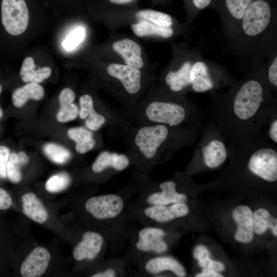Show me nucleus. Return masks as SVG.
<instances>
[{
	"instance_id": "obj_3",
	"label": "nucleus",
	"mask_w": 277,
	"mask_h": 277,
	"mask_svg": "<svg viewBox=\"0 0 277 277\" xmlns=\"http://www.w3.org/2000/svg\"><path fill=\"white\" fill-rule=\"evenodd\" d=\"M1 12L2 24L8 33L18 35L26 31L29 14L25 0H2Z\"/></svg>"
},
{
	"instance_id": "obj_11",
	"label": "nucleus",
	"mask_w": 277,
	"mask_h": 277,
	"mask_svg": "<svg viewBox=\"0 0 277 277\" xmlns=\"http://www.w3.org/2000/svg\"><path fill=\"white\" fill-rule=\"evenodd\" d=\"M103 243V238L100 234L87 231L84 233L82 240L75 247L73 257L77 261L92 260L100 252Z\"/></svg>"
},
{
	"instance_id": "obj_8",
	"label": "nucleus",
	"mask_w": 277,
	"mask_h": 277,
	"mask_svg": "<svg viewBox=\"0 0 277 277\" xmlns=\"http://www.w3.org/2000/svg\"><path fill=\"white\" fill-rule=\"evenodd\" d=\"M108 73L118 79L125 90L130 94H135L141 88V73L137 68L123 64H111L107 68Z\"/></svg>"
},
{
	"instance_id": "obj_34",
	"label": "nucleus",
	"mask_w": 277,
	"mask_h": 277,
	"mask_svg": "<svg viewBox=\"0 0 277 277\" xmlns=\"http://www.w3.org/2000/svg\"><path fill=\"white\" fill-rule=\"evenodd\" d=\"M199 265L205 268H208L215 271H222L225 269L223 263L217 261H212L209 256H206L199 260Z\"/></svg>"
},
{
	"instance_id": "obj_32",
	"label": "nucleus",
	"mask_w": 277,
	"mask_h": 277,
	"mask_svg": "<svg viewBox=\"0 0 277 277\" xmlns=\"http://www.w3.org/2000/svg\"><path fill=\"white\" fill-rule=\"evenodd\" d=\"M79 102L80 109L78 114L80 117L82 119H85L91 112L94 110L93 100L90 95L84 94L80 97Z\"/></svg>"
},
{
	"instance_id": "obj_29",
	"label": "nucleus",
	"mask_w": 277,
	"mask_h": 277,
	"mask_svg": "<svg viewBox=\"0 0 277 277\" xmlns=\"http://www.w3.org/2000/svg\"><path fill=\"white\" fill-rule=\"evenodd\" d=\"M21 166L18 154L10 153L7 162L6 172L7 176L13 183H17L22 180Z\"/></svg>"
},
{
	"instance_id": "obj_42",
	"label": "nucleus",
	"mask_w": 277,
	"mask_h": 277,
	"mask_svg": "<svg viewBox=\"0 0 277 277\" xmlns=\"http://www.w3.org/2000/svg\"><path fill=\"white\" fill-rule=\"evenodd\" d=\"M115 276V272L112 269H108L102 272H98L92 275V277H113Z\"/></svg>"
},
{
	"instance_id": "obj_4",
	"label": "nucleus",
	"mask_w": 277,
	"mask_h": 277,
	"mask_svg": "<svg viewBox=\"0 0 277 277\" xmlns=\"http://www.w3.org/2000/svg\"><path fill=\"white\" fill-rule=\"evenodd\" d=\"M146 114L151 122L172 127L185 120L187 111L183 106L176 103L155 101L147 106Z\"/></svg>"
},
{
	"instance_id": "obj_25",
	"label": "nucleus",
	"mask_w": 277,
	"mask_h": 277,
	"mask_svg": "<svg viewBox=\"0 0 277 277\" xmlns=\"http://www.w3.org/2000/svg\"><path fill=\"white\" fill-rule=\"evenodd\" d=\"M253 231L259 234L264 233L267 228L271 229L274 235H277V221L264 208H260L252 213Z\"/></svg>"
},
{
	"instance_id": "obj_12",
	"label": "nucleus",
	"mask_w": 277,
	"mask_h": 277,
	"mask_svg": "<svg viewBox=\"0 0 277 277\" xmlns=\"http://www.w3.org/2000/svg\"><path fill=\"white\" fill-rule=\"evenodd\" d=\"M232 215L238 225L235 240L241 243L250 242L253 238L252 212L250 208L245 205L239 206L233 210Z\"/></svg>"
},
{
	"instance_id": "obj_13",
	"label": "nucleus",
	"mask_w": 277,
	"mask_h": 277,
	"mask_svg": "<svg viewBox=\"0 0 277 277\" xmlns=\"http://www.w3.org/2000/svg\"><path fill=\"white\" fill-rule=\"evenodd\" d=\"M189 212V208L185 203H175L170 206H152L144 210L147 216L160 223L168 222L175 218L186 216Z\"/></svg>"
},
{
	"instance_id": "obj_31",
	"label": "nucleus",
	"mask_w": 277,
	"mask_h": 277,
	"mask_svg": "<svg viewBox=\"0 0 277 277\" xmlns=\"http://www.w3.org/2000/svg\"><path fill=\"white\" fill-rule=\"evenodd\" d=\"M79 113L77 106L73 103L61 106L56 118L61 123H66L75 119Z\"/></svg>"
},
{
	"instance_id": "obj_24",
	"label": "nucleus",
	"mask_w": 277,
	"mask_h": 277,
	"mask_svg": "<svg viewBox=\"0 0 277 277\" xmlns=\"http://www.w3.org/2000/svg\"><path fill=\"white\" fill-rule=\"evenodd\" d=\"M132 29L137 36L158 35L165 38L171 36L173 31L171 27L157 25L151 22L142 20L132 25Z\"/></svg>"
},
{
	"instance_id": "obj_45",
	"label": "nucleus",
	"mask_w": 277,
	"mask_h": 277,
	"mask_svg": "<svg viewBox=\"0 0 277 277\" xmlns=\"http://www.w3.org/2000/svg\"><path fill=\"white\" fill-rule=\"evenodd\" d=\"M7 162L0 161V178L4 179L7 176Z\"/></svg>"
},
{
	"instance_id": "obj_36",
	"label": "nucleus",
	"mask_w": 277,
	"mask_h": 277,
	"mask_svg": "<svg viewBox=\"0 0 277 277\" xmlns=\"http://www.w3.org/2000/svg\"><path fill=\"white\" fill-rule=\"evenodd\" d=\"M268 78L270 83L274 86H277V57L275 56L270 64L268 71Z\"/></svg>"
},
{
	"instance_id": "obj_5",
	"label": "nucleus",
	"mask_w": 277,
	"mask_h": 277,
	"mask_svg": "<svg viewBox=\"0 0 277 277\" xmlns=\"http://www.w3.org/2000/svg\"><path fill=\"white\" fill-rule=\"evenodd\" d=\"M169 133L168 128L164 124L143 127L137 131L135 143L146 158L151 159L167 140Z\"/></svg>"
},
{
	"instance_id": "obj_18",
	"label": "nucleus",
	"mask_w": 277,
	"mask_h": 277,
	"mask_svg": "<svg viewBox=\"0 0 277 277\" xmlns=\"http://www.w3.org/2000/svg\"><path fill=\"white\" fill-rule=\"evenodd\" d=\"M147 272L157 274L163 271L170 270L179 276H185L186 272L181 264L173 258L169 256L157 257L149 260L145 266Z\"/></svg>"
},
{
	"instance_id": "obj_39",
	"label": "nucleus",
	"mask_w": 277,
	"mask_h": 277,
	"mask_svg": "<svg viewBox=\"0 0 277 277\" xmlns=\"http://www.w3.org/2000/svg\"><path fill=\"white\" fill-rule=\"evenodd\" d=\"M268 135L269 138L274 143H277V120L274 119L269 126Z\"/></svg>"
},
{
	"instance_id": "obj_44",
	"label": "nucleus",
	"mask_w": 277,
	"mask_h": 277,
	"mask_svg": "<svg viewBox=\"0 0 277 277\" xmlns=\"http://www.w3.org/2000/svg\"><path fill=\"white\" fill-rule=\"evenodd\" d=\"M18 155L20 163L22 166L25 165L28 163L29 158L25 152L21 151L18 153Z\"/></svg>"
},
{
	"instance_id": "obj_6",
	"label": "nucleus",
	"mask_w": 277,
	"mask_h": 277,
	"mask_svg": "<svg viewBox=\"0 0 277 277\" xmlns=\"http://www.w3.org/2000/svg\"><path fill=\"white\" fill-rule=\"evenodd\" d=\"M123 201L118 195L107 194L94 196L85 203L86 210L96 219H109L118 215L123 210Z\"/></svg>"
},
{
	"instance_id": "obj_7",
	"label": "nucleus",
	"mask_w": 277,
	"mask_h": 277,
	"mask_svg": "<svg viewBox=\"0 0 277 277\" xmlns=\"http://www.w3.org/2000/svg\"><path fill=\"white\" fill-rule=\"evenodd\" d=\"M51 255L42 247L33 249L22 263L20 271L24 277H38L43 275L49 265Z\"/></svg>"
},
{
	"instance_id": "obj_43",
	"label": "nucleus",
	"mask_w": 277,
	"mask_h": 277,
	"mask_svg": "<svg viewBox=\"0 0 277 277\" xmlns=\"http://www.w3.org/2000/svg\"><path fill=\"white\" fill-rule=\"evenodd\" d=\"M10 154L9 149L6 146H0V161L7 162Z\"/></svg>"
},
{
	"instance_id": "obj_14",
	"label": "nucleus",
	"mask_w": 277,
	"mask_h": 277,
	"mask_svg": "<svg viewBox=\"0 0 277 277\" xmlns=\"http://www.w3.org/2000/svg\"><path fill=\"white\" fill-rule=\"evenodd\" d=\"M161 192L151 194L147 198V203L153 206L167 205L170 204L185 203L187 196L176 191V184L173 181H166L160 185Z\"/></svg>"
},
{
	"instance_id": "obj_1",
	"label": "nucleus",
	"mask_w": 277,
	"mask_h": 277,
	"mask_svg": "<svg viewBox=\"0 0 277 277\" xmlns=\"http://www.w3.org/2000/svg\"><path fill=\"white\" fill-rule=\"evenodd\" d=\"M272 109L265 101L262 83L250 79L240 86L229 102L213 109V114L223 135L235 146L257 138Z\"/></svg>"
},
{
	"instance_id": "obj_40",
	"label": "nucleus",
	"mask_w": 277,
	"mask_h": 277,
	"mask_svg": "<svg viewBox=\"0 0 277 277\" xmlns=\"http://www.w3.org/2000/svg\"><path fill=\"white\" fill-rule=\"evenodd\" d=\"M191 1L194 8L196 10H201L209 6L212 0H191Z\"/></svg>"
},
{
	"instance_id": "obj_48",
	"label": "nucleus",
	"mask_w": 277,
	"mask_h": 277,
	"mask_svg": "<svg viewBox=\"0 0 277 277\" xmlns=\"http://www.w3.org/2000/svg\"><path fill=\"white\" fill-rule=\"evenodd\" d=\"M2 86L0 84V94H1V92H2Z\"/></svg>"
},
{
	"instance_id": "obj_30",
	"label": "nucleus",
	"mask_w": 277,
	"mask_h": 277,
	"mask_svg": "<svg viewBox=\"0 0 277 277\" xmlns=\"http://www.w3.org/2000/svg\"><path fill=\"white\" fill-rule=\"evenodd\" d=\"M85 32L83 27H78L74 29L63 42V47L68 51L73 50L84 40Z\"/></svg>"
},
{
	"instance_id": "obj_22",
	"label": "nucleus",
	"mask_w": 277,
	"mask_h": 277,
	"mask_svg": "<svg viewBox=\"0 0 277 277\" xmlns=\"http://www.w3.org/2000/svg\"><path fill=\"white\" fill-rule=\"evenodd\" d=\"M191 66V62H186L178 70L168 73L165 82L171 91L179 92L190 85L189 76Z\"/></svg>"
},
{
	"instance_id": "obj_9",
	"label": "nucleus",
	"mask_w": 277,
	"mask_h": 277,
	"mask_svg": "<svg viewBox=\"0 0 277 277\" xmlns=\"http://www.w3.org/2000/svg\"><path fill=\"white\" fill-rule=\"evenodd\" d=\"M200 152L206 166L215 168L226 161L228 151L222 138L213 137L205 140V142L202 144Z\"/></svg>"
},
{
	"instance_id": "obj_46",
	"label": "nucleus",
	"mask_w": 277,
	"mask_h": 277,
	"mask_svg": "<svg viewBox=\"0 0 277 277\" xmlns=\"http://www.w3.org/2000/svg\"><path fill=\"white\" fill-rule=\"evenodd\" d=\"M111 3L117 4H123L131 2L133 0H109Z\"/></svg>"
},
{
	"instance_id": "obj_16",
	"label": "nucleus",
	"mask_w": 277,
	"mask_h": 277,
	"mask_svg": "<svg viewBox=\"0 0 277 277\" xmlns=\"http://www.w3.org/2000/svg\"><path fill=\"white\" fill-rule=\"evenodd\" d=\"M189 80L192 89L196 92H206L214 87L208 68L202 61L196 62L192 65Z\"/></svg>"
},
{
	"instance_id": "obj_21",
	"label": "nucleus",
	"mask_w": 277,
	"mask_h": 277,
	"mask_svg": "<svg viewBox=\"0 0 277 277\" xmlns=\"http://www.w3.org/2000/svg\"><path fill=\"white\" fill-rule=\"evenodd\" d=\"M44 93V89L41 85L36 83L30 82L14 90L12 95V102L16 107H21L29 99L41 100Z\"/></svg>"
},
{
	"instance_id": "obj_26",
	"label": "nucleus",
	"mask_w": 277,
	"mask_h": 277,
	"mask_svg": "<svg viewBox=\"0 0 277 277\" xmlns=\"http://www.w3.org/2000/svg\"><path fill=\"white\" fill-rule=\"evenodd\" d=\"M43 151L51 161L58 164L66 163L71 155L68 150L54 143L46 144L43 147Z\"/></svg>"
},
{
	"instance_id": "obj_47",
	"label": "nucleus",
	"mask_w": 277,
	"mask_h": 277,
	"mask_svg": "<svg viewBox=\"0 0 277 277\" xmlns=\"http://www.w3.org/2000/svg\"><path fill=\"white\" fill-rule=\"evenodd\" d=\"M3 114V110L0 107V118L2 117Z\"/></svg>"
},
{
	"instance_id": "obj_28",
	"label": "nucleus",
	"mask_w": 277,
	"mask_h": 277,
	"mask_svg": "<svg viewBox=\"0 0 277 277\" xmlns=\"http://www.w3.org/2000/svg\"><path fill=\"white\" fill-rule=\"evenodd\" d=\"M71 179L65 172H61L50 177L46 182L45 188L49 192L62 191L70 185Z\"/></svg>"
},
{
	"instance_id": "obj_33",
	"label": "nucleus",
	"mask_w": 277,
	"mask_h": 277,
	"mask_svg": "<svg viewBox=\"0 0 277 277\" xmlns=\"http://www.w3.org/2000/svg\"><path fill=\"white\" fill-rule=\"evenodd\" d=\"M105 123V117L96 112L95 110L89 114L85 121V125L87 127L93 131L99 129Z\"/></svg>"
},
{
	"instance_id": "obj_19",
	"label": "nucleus",
	"mask_w": 277,
	"mask_h": 277,
	"mask_svg": "<svg viewBox=\"0 0 277 277\" xmlns=\"http://www.w3.org/2000/svg\"><path fill=\"white\" fill-rule=\"evenodd\" d=\"M129 163L128 157L124 154L104 151L93 163L92 169L95 173H99L108 167H111L117 171H122L128 166Z\"/></svg>"
},
{
	"instance_id": "obj_23",
	"label": "nucleus",
	"mask_w": 277,
	"mask_h": 277,
	"mask_svg": "<svg viewBox=\"0 0 277 277\" xmlns=\"http://www.w3.org/2000/svg\"><path fill=\"white\" fill-rule=\"evenodd\" d=\"M68 137L75 142V149L79 153H85L91 150L95 145L92 133L83 127L70 129L67 132Z\"/></svg>"
},
{
	"instance_id": "obj_38",
	"label": "nucleus",
	"mask_w": 277,
	"mask_h": 277,
	"mask_svg": "<svg viewBox=\"0 0 277 277\" xmlns=\"http://www.w3.org/2000/svg\"><path fill=\"white\" fill-rule=\"evenodd\" d=\"M193 256L197 260L206 256L210 257L208 250L203 245H200L196 246L193 251Z\"/></svg>"
},
{
	"instance_id": "obj_41",
	"label": "nucleus",
	"mask_w": 277,
	"mask_h": 277,
	"mask_svg": "<svg viewBox=\"0 0 277 277\" xmlns=\"http://www.w3.org/2000/svg\"><path fill=\"white\" fill-rule=\"evenodd\" d=\"M195 276L196 277H222V275L217 273L216 271L214 270L205 268L203 269V271L197 274Z\"/></svg>"
},
{
	"instance_id": "obj_27",
	"label": "nucleus",
	"mask_w": 277,
	"mask_h": 277,
	"mask_svg": "<svg viewBox=\"0 0 277 277\" xmlns=\"http://www.w3.org/2000/svg\"><path fill=\"white\" fill-rule=\"evenodd\" d=\"M138 18L150 21L161 26L171 27L173 22L171 17L168 14L161 12L145 10L139 11L136 14Z\"/></svg>"
},
{
	"instance_id": "obj_2",
	"label": "nucleus",
	"mask_w": 277,
	"mask_h": 277,
	"mask_svg": "<svg viewBox=\"0 0 277 277\" xmlns=\"http://www.w3.org/2000/svg\"><path fill=\"white\" fill-rule=\"evenodd\" d=\"M271 0H253L247 8L242 20L243 33L254 37L268 27L272 14Z\"/></svg>"
},
{
	"instance_id": "obj_20",
	"label": "nucleus",
	"mask_w": 277,
	"mask_h": 277,
	"mask_svg": "<svg viewBox=\"0 0 277 277\" xmlns=\"http://www.w3.org/2000/svg\"><path fill=\"white\" fill-rule=\"evenodd\" d=\"M35 67L32 57L29 56L25 58L20 70V75L23 82L39 84L51 75L50 68L44 67L35 69Z\"/></svg>"
},
{
	"instance_id": "obj_15",
	"label": "nucleus",
	"mask_w": 277,
	"mask_h": 277,
	"mask_svg": "<svg viewBox=\"0 0 277 277\" xmlns=\"http://www.w3.org/2000/svg\"><path fill=\"white\" fill-rule=\"evenodd\" d=\"M113 50L124 59L127 65L140 69L144 65L140 46L135 42L125 38L113 43Z\"/></svg>"
},
{
	"instance_id": "obj_37",
	"label": "nucleus",
	"mask_w": 277,
	"mask_h": 277,
	"mask_svg": "<svg viewBox=\"0 0 277 277\" xmlns=\"http://www.w3.org/2000/svg\"><path fill=\"white\" fill-rule=\"evenodd\" d=\"M11 196L3 189L0 188V210H6L12 205Z\"/></svg>"
},
{
	"instance_id": "obj_35",
	"label": "nucleus",
	"mask_w": 277,
	"mask_h": 277,
	"mask_svg": "<svg viewBox=\"0 0 277 277\" xmlns=\"http://www.w3.org/2000/svg\"><path fill=\"white\" fill-rule=\"evenodd\" d=\"M75 95L73 91L66 88L62 90L59 95V101L61 106L70 104L73 103Z\"/></svg>"
},
{
	"instance_id": "obj_17",
	"label": "nucleus",
	"mask_w": 277,
	"mask_h": 277,
	"mask_svg": "<svg viewBox=\"0 0 277 277\" xmlns=\"http://www.w3.org/2000/svg\"><path fill=\"white\" fill-rule=\"evenodd\" d=\"M23 212L33 221L42 224L48 217V212L42 202L32 193H25L22 197Z\"/></svg>"
},
{
	"instance_id": "obj_10",
	"label": "nucleus",
	"mask_w": 277,
	"mask_h": 277,
	"mask_svg": "<svg viewBox=\"0 0 277 277\" xmlns=\"http://www.w3.org/2000/svg\"><path fill=\"white\" fill-rule=\"evenodd\" d=\"M165 232L161 229L146 227L138 232V240L136 247L143 251H154L158 253L165 252L168 246L164 240Z\"/></svg>"
}]
</instances>
